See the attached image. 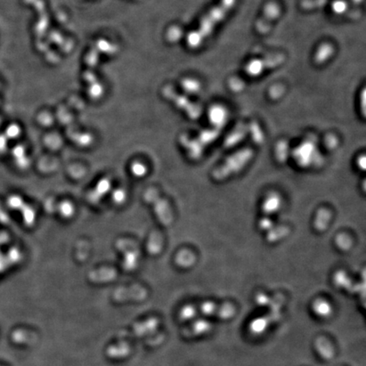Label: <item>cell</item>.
Here are the masks:
<instances>
[{
  "label": "cell",
  "instance_id": "6da1fadb",
  "mask_svg": "<svg viewBox=\"0 0 366 366\" xmlns=\"http://www.w3.org/2000/svg\"><path fill=\"white\" fill-rule=\"evenodd\" d=\"M236 3V0H221L217 5L212 8L205 16L199 28L189 36L188 42L192 47H198L214 30L218 24L227 17Z\"/></svg>",
  "mask_w": 366,
  "mask_h": 366
},
{
  "label": "cell",
  "instance_id": "7a4b0ae2",
  "mask_svg": "<svg viewBox=\"0 0 366 366\" xmlns=\"http://www.w3.org/2000/svg\"><path fill=\"white\" fill-rule=\"evenodd\" d=\"M252 157L253 151L249 149H244L231 155L221 166L215 169L213 173L214 178L218 181L227 178L229 175L239 172L242 168H244Z\"/></svg>",
  "mask_w": 366,
  "mask_h": 366
},
{
  "label": "cell",
  "instance_id": "3957f363",
  "mask_svg": "<svg viewBox=\"0 0 366 366\" xmlns=\"http://www.w3.org/2000/svg\"><path fill=\"white\" fill-rule=\"evenodd\" d=\"M285 60V56L281 53H273L270 55L250 60L245 66V72L248 76H261L262 73L267 70L273 69L277 66H280Z\"/></svg>",
  "mask_w": 366,
  "mask_h": 366
},
{
  "label": "cell",
  "instance_id": "277c9868",
  "mask_svg": "<svg viewBox=\"0 0 366 366\" xmlns=\"http://www.w3.org/2000/svg\"><path fill=\"white\" fill-rule=\"evenodd\" d=\"M281 13L280 6L277 2H270L264 6L262 16L255 24L258 33L264 35L271 31L272 25Z\"/></svg>",
  "mask_w": 366,
  "mask_h": 366
},
{
  "label": "cell",
  "instance_id": "5b68a950",
  "mask_svg": "<svg viewBox=\"0 0 366 366\" xmlns=\"http://www.w3.org/2000/svg\"><path fill=\"white\" fill-rule=\"evenodd\" d=\"M335 53V48L332 44L329 43H324L318 47L316 52L314 53V62L317 65H323L330 60L333 56Z\"/></svg>",
  "mask_w": 366,
  "mask_h": 366
},
{
  "label": "cell",
  "instance_id": "8992f818",
  "mask_svg": "<svg viewBox=\"0 0 366 366\" xmlns=\"http://www.w3.org/2000/svg\"><path fill=\"white\" fill-rule=\"evenodd\" d=\"M328 0H303L301 5L304 10H314L324 6Z\"/></svg>",
  "mask_w": 366,
  "mask_h": 366
}]
</instances>
